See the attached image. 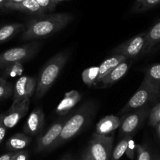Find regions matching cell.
I'll list each match as a JSON object with an SVG mask.
<instances>
[{"label":"cell","mask_w":160,"mask_h":160,"mask_svg":"<svg viewBox=\"0 0 160 160\" xmlns=\"http://www.w3.org/2000/svg\"><path fill=\"white\" fill-rule=\"evenodd\" d=\"M38 2V5L42 7V10L45 11V13L48 12H53L54 9L56 8V4L53 3L52 0H35Z\"/></svg>","instance_id":"obj_28"},{"label":"cell","mask_w":160,"mask_h":160,"mask_svg":"<svg viewBox=\"0 0 160 160\" xmlns=\"http://www.w3.org/2000/svg\"><path fill=\"white\" fill-rule=\"evenodd\" d=\"M126 60H127V58L122 55L114 54L113 56L103 61L102 64L99 66V74H98V77L94 85L98 83L104 77H105L109 72H112V70H113L116 66H118L120 63H122V61H126Z\"/></svg>","instance_id":"obj_17"},{"label":"cell","mask_w":160,"mask_h":160,"mask_svg":"<svg viewBox=\"0 0 160 160\" xmlns=\"http://www.w3.org/2000/svg\"><path fill=\"white\" fill-rule=\"evenodd\" d=\"M121 125V119L118 116L110 115L101 118L96 125L95 133L100 135H105L114 132Z\"/></svg>","instance_id":"obj_16"},{"label":"cell","mask_w":160,"mask_h":160,"mask_svg":"<svg viewBox=\"0 0 160 160\" xmlns=\"http://www.w3.org/2000/svg\"><path fill=\"white\" fill-rule=\"evenodd\" d=\"M133 136L130 137V138L129 139L128 145H127V150H126V153H125L126 155H127V156L128 157L130 160L134 159L135 152H136V144H135Z\"/></svg>","instance_id":"obj_29"},{"label":"cell","mask_w":160,"mask_h":160,"mask_svg":"<svg viewBox=\"0 0 160 160\" xmlns=\"http://www.w3.org/2000/svg\"><path fill=\"white\" fill-rule=\"evenodd\" d=\"M133 135V134L125 135V136L120 138V141H118L114 150L112 151L111 160H119L121 158V157L126 153V150H127V145H128L129 139Z\"/></svg>","instance_id":"obj_22"},{"label":"cell","mask_w":160,"mask_h":160,"mask_svg":"<svg viewBox=\"0 0 160 160\" xmlns=\"http://www.w3.org/2000/svg\"><path fill=\"white\" fill-rule=\"evenodd\" d=\"M160 5V0H144L140 5L133 7L134 12H144Z\"/></svg>","instance_id":"obj_26"},{"label":"cell","mask_w":160,"mask_h":160,"mask_svg":"<svg viewBox=\"0 0 160 160\" xmlns=\"http://www.w3.org/2000/svg\"><path fill=\"white\" fill-rule=\"evenodd\" d=\"M32 139L25 133H18L13 135L6 143V147L11 152H19L25 148L31 143Z\"/></svg>","instance_id":"obj_18"},{"label":"cell","mask_w":160,"mask_h":160,"mask_svg":"<svg viewBox=\"0 0 160 160\" xmlns=\"http://www.w3.org/2000/svg\"><path fill=\"white\" fill-rule=\"evenodd\" d=\"M30 104V98L18 103H13L11 107L2 115V123L7 129L14 127L20 120L27 115Z\"/></svg>","instance_id":"obj_10"},{"label":"cell","mask_w":160,"mask_h":160,"mask_svg":"<svg viewBox=\"0 0 160 160\" xmlns=\"http://www.w3.org/2000/svg\"><path fill=\"white\" fill-rule=\"evenodd\" d=\"M66 121H67L66 118L60 119L58 122H54L47 131L44 132L40 136L38 141H37L35 152L40 153V152H50L51 148L53 147L54 143L59 138Z\"/></svg>","instance_id":"obj_9"},{"label":"cell","mask_w":160,"mask_h":160,"mask_svg":"<svg viewBox=\"0 0 160 160\" xmlns=\"http://www.w3.org/2000/svg\"><path fill=\"white\" fill-rule=\"evenodd\" d=\"M94 112L95 104L90 101L86 102L81 107L78 108L75 113L68 119H67L59 138H58L50 151L65 144L78 134L90 122Z\"/></svg>","instance_id":"obj_2"},{"label":"cell","mask_w":160,"mask_h":160,"mask_svg":"<svg viewBox=\"0 0 160 160\" xmlns=\"http://www.w3.org/2000/svg\"><path fill=\"white\" fill-rule=\"evenodd\" d=\"M144 0H136V3H135V6L134 7H137V6L140 5V4L141 3V2H144Z\"/></svg>","instance_id":"obj_39"},{"label":"cell","mask_w":160,"mask_h":160,"mask_svg":"<svg viewBox=\"0 0 160 160\" xmlns=\"http://www.w3.org/2000/svg\"><path fill=\"white\" fill-rule=\"evenodd\" d=\"M136 152L138 159L137 160H152V155L148 149L141 144H137Z\"/></svg>","instance_id":"obj_27"},{"label":"cell","mask_w":160,"mask_h":160,"mask_svg":"<svg viewBox=\"0 0 160 160\" xmlns=\"http://www.w3.org/2000/svg\"><path fill=\"white\" fill-rule=\"evenodd\" d=\"M131 64L132 61L130 59H127L122 61L94 86L98 88H105V87L115 83L127 74L129 68L131 66Z\"/></svg>","instance_id":"obj_13"},{"label":"cell","mask_w":160,"mask_h":160,"mask_svg":"<svg viewBox=\"0 0 160 160\" xmlns=\"http://www.w3.org/2000/svg\"><path fill=\"white\" fill-rule=\"evenodd\" d=\"M149 112L148 106L145 105L129 112L122 117L120 125L119 138H121L125 135L133 134L149 115Z\"/></svg>","instance_id":"obj_8"},{"label":"cell","mask_w":160,"mask_h":160,"mask_svg":"<svg viewBox=\"0 0 160 160\" xmlns=\"http://www.w3.org/2000/svg\"><path fill=\"white\" fill-rule=\"evenodd\" d=\"M2 115H3V114H2V116L0 118V144L2 142L4 138H5L7 129V127L3 125V123H2Z\"/></svg>","instance_id":"obj_31"},{"label":"cell","mask_w":160,"mask_h":160,"mask_svg":"<svg viewBox=\"0 0 160 160\" xmlns=\"http://www.w3.org/2000/svg\"><path fill=\"white\" fill-rule=\"evenodd\" d=\"M24 0H7V2H12V3H16V2H21Z\"/></svg>","instance_id":"obj_36"},{"label":"cell","mask_w":160,"mask_h":160,"mask_svg":"<svg viewBox=\"0 0 160 160\" xmlns=\"http://www.w3.org/2000/svg\"><path fill=\"white\" fill-rule=\"evenodd\" d=\"M152 160H160V155H155L154 158H152Z\"/></svg>","instance_id":"obj_40"},{"label":"cell","mask_w":160,"mask_h":160,"mask_svg":"<svg viewBox=\"0 0 160 160\" xmlns=\"http://www.w3.org/2000/svg\"><path fill=\"white\" fill-rule=\"evenodd\" d=\"M73 18L72 14L67 13L37 16L27 22L21 40L28 42L54 35L65 28Z\"/></svg>","instance_id":"obj_1"},{"label":"cell","mask_w":160,"mask_h":160,"mask_svg":"<svg viewBox=\"0 0 160 160\" xmlns=\"http://www.w3.org/2000/svg\"><path fill=\"white\" fill-rule=\"evenodd\" d=\"M113 141V136H105L94 133L89 141L86 152L92 160H110Z\"/></svg>","instance_id":"obj_6"},{"label":"cell","mask_w":160,"mask_h":160,"mask_svg":"<svg viewBox=\"0 0 160 160\" xmlns=\"http://www.w3.org/2000/svg\"><path fill=\"white\" fill-rule=\"evenodd\" d=\"M13 93V86L7 82L4 78L0 77V99L7 98Z\"/></svg>","instance_id":"obj_24"},{"label":"cell","mask_w":160,"mask_h":160,"mask_svg":"<svg viewBox=\"0 0 160 160\" xmlns=\"http://www.w3.org/2000/svg\"><path fill=\"white\" fill-rule=\"evenodd\" d=\"M1 116H2V114H0V118H1Z\"/></svg>","instance_id":"obj_41"},{"label":"cell","mask_w":160,"mask_h":160,"mask_svg":"<svg viewBox=\"0 0 160 160\" xmlns=\"http://www.w3.org/2000/svg\"><path fill=\"white\" fill-rule=\"evenodd\" d=\"M146 42L144 54L152 52L160 44V21L146 32Z\"/></svg>","instance_id":"obj_19"},{"label":"cell","mask_w":160,"mask_h":160,"mask_svg":"<svg viewBox=\"0 0 160 160\" xmlns=\"http://www.w3.org/2000/svg\"><path fill=\"white\" fill-rule=\"evenodd\" d=\"M155 129H156V133L158 134V137L160 139V122H158L156 126H155Z\"/></svg>","instance_id":"obj_34"},{"label":"cell","mask_w":160,"mask_h":160,"mask_svg":"<svg viewBox=\"0 0 160 160\" xmlns=\"http://www.w3.org/2000/svg\"><path fill=\"white\" fill-rule=\"evenodd\" d=\"M99 74V67L93 66L85 69L82 73V78L84 83L88 87L94 85Z\"/></svg>","instance_id":"obj_23"},{"label":"cell","mask_w":160,"mask_h":160,"mask_svg":"<svg viewBox=\"0 0 160 160\" xmlns=\"http://www.w3.org/2000/svg\"><path fill=\"white\" fill-rule=\"evenodd\" d=\"M144 78L155 89L160 90V64H154L147 69Z\"/></svg>","instance_id":"obj_21"},{"label":"cell","mask_w":160,"mask_h":160,"mask_svg":"<svg viewBox=\"0 0 160 160\" xmlns=\"http://www.w3.org/2000/svg\"><path fill=\"white\" fill-rule=\"evenodd\" d=\"M70 53V51L68 50L60 52L52 57L43 66L37 79V87L35 92V99L38 100L42 98L51 88L67 63Z\"/></svg>","instance_id":"obj_3"},{"label":"cell","mask_w":160,"mask_h":160,"mask_svg":"<svg viewBox=\"0 0 160 160\" xmlns=\"http://www.w3.org/2000/svg\"><path fill=\"white\" fill-rule=\"evenodd\" d=\"M78 160H92V158L89 156V155L87 154V152H86V150L82 152V155L78 158Z\"/></svg>","instance_id":"obj_33"},{"label":"cell","mask_w":160,"mask_h":160,"mask_svg":"<svg viewBox=\"0 0 160 160\" xmlns=\"http://www.w3.org/2000/svg\"><path fill=\"white\" fill-rule=\"evenodd\" d=\"M45 125V115L40 107L35 108L29 115L25 124L23 127L24 133L35 136L42 131Z\"/></svg>","instance_id":"obj_12"},{"label":"cell","mask_w":160,"mask_h":160,"mask_svg":"<svg viewBox=\"0 0 160 160\" xmlns=\"http://www.w3.org/2000/svg\"><path fill=\"white\" fill-rule=\"evenodd\" d=\"M159 97L160 90L155 89L144 78L138 90L129 100L120 113L127 114L145 105H148L149 103L157 100Z\"/></svg>","instance_id":"obj_5"},{"label":"cell","mask_w":160,"mask_h":160,"mask_svg":"<svg viewBox=\"0 0 160 160\" xmlns=\"http://www.w3.org/2000/svg\"><path fill=\"white\" fill-rule=\"evenodd\" d=\"M40 47L41 43L32 42L0 53V68H7L14 64H21L32 59L38 53Z\"/></svg>","instance_id":"obj_4"},{"label":"cell","mask_w":160,"mask_h":160,"mask_svg":"<svg viewBox=\"0 0 160 160\" xmlns=\"http://www.w3.org/2000/svg\"><path fill=\"white\" fill-rule=\"evenodd\" d=\"M37 87V79L35 77L21 76L17 80L13 87V101L18 103L26 98H31L35 93Z\"/></svg>","instance_id":"obj_11"},{"label":"cell","mask_w":160,"mask_h":160,"mask_svg":"<svg viewBox=\"0 0 160 160\" xmlns=\"http://www.w3.org/2000/svg\"><path fill=\"white\" fill-rule=\"evenodd\" d=\"M16 152H11L6 153L0 156V160H12L13 157L14 156Z\"/></svg>","instance_id":"obj_32"},{"label":"cell","mask_w":160,"mask_h":160,"mask_svg":"<svg viewBox=\"0 0 160 160\" xmlns=\"http://www.w3.org/2000/svg\"><path fill=\"white\" fill-rule=\"evenodd\" d=\"M25 26L21 23H13L0 28V44L7 42L24 30Z\"/></svg>","instance_id":"obj_20"},{"label":"cell","mask_w":160,"mask_h":160,"mask_svg":"<svg viewBox=\"0 0 160 160\" xmlns=\"http://www.w3.org/2000/svg\"><path fill=\"white\" fill-rule=\"evenodd\" d=\"M60 160H74L70 155H66L61 158Z\"/></svg>","instance_id":"obj_35"},{"label":"cell","mask_w":160,"mask_h":160,"mask_svg":"<svg viewBox=\"0 0 160 160\" xmlns=\"http://www.w3.org/2000/svg\"><path fill=\"white\" fill-rule=\"evenodd\" d=\"M146 42V32H142L118 45L113 49L112 53L122 55L127 59H132L141 54H144Z\"/></svg>","instance_id":"obj_7"},{"label":"cell","mask_w":160,"mask_h":160,"mask_svg":"<svg viewBox=\"0 0 160 160\" xmlns=\"http://www.w3.org/2000/svg\"><path fill=\"white\" fill-rule=\"evenodd\" d=\"M2 8L10 10H17V11L24 12L28 14L41 16L45 14V11L38 4L35 0H24L21 2H6Z\"/></svg>","instance_id":"obj_14"},{"label":"cell","mask_w":160,"mask_h":160,"mask_svg":"<svg viewBox=\"0 0 160 160\" xmlns=\"http://www.w3.org/2000/svg\"><path fill=\"white\" fill-rule=\"evenodd\" d=\"M53 2V3L56 4V5H58L59 2H64V1H68V0H52Z\"/></svg>","instance_id":"obj_37"},{"label":"cell","mask_w":160,"mask_h":160,"mask_svg":"<svg viewBox=\"0 0 160 160\" xmlns=\"http://www.w3.org/2000/svg\"><path fill=\"white\" fill-rule=\"evenodd\" d=\"M7 2V0H0V8H2L4 4Z\"/></svg>","instance_id":"obj_38"},{"label":"cell","mask_w":160,"mask_h":160,"mask_svg":"<svg viewBox=\"0 0 160 160\" xmlns=\"http://www.w3.org/2000/svg\"><path fill=\"white\" fill-rule=\"evenodd\" d=\"M12 160H29V154L27 151H19L16 152Z\"/></svg>","instance_id":"obj_30"},{"label":"cell","mask_w":160,"mask_h":160,"mask_svg":"<svg viewBox=\"0 0 160 160\" xmlns=\"http://www.w3.org/2000/svg\"><path fill=\"white\" fill-rule=\"evenodd\" d=\"M81 94L77 90L66 92L64 98L57 107L56 113L59 115H65L78 104L81 100Z\"/></svg>","instance_id":"obj_15"},{"label":"cell","mask_w":160,"mask_h":160,"mask_svg":"<svg viewBox=\"0 0 160 160\" xmlns=\"http://www.w3.org/2000/svg\"><path fill=\"white\" fill-rule=\"evenodd\" d=\"M158 122H160V103L152 108L148 116V123L150 126L155 127Z\"/></svg>","instance_id":"obj_25"}]
</instances>
